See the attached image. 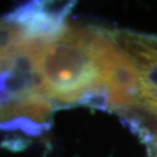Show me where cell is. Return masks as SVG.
Listing matches in <instances>:
<instances>
[{
  "label": "cell",
  "instance_id": "6da1fadb",
  "mask_svg": "<svg viewBox=\"0 0 157 157\" xmlns=\"http://www.w3.org/2000/svg\"><path fill=\"white\" fill-rule=\"evenodd\" d=\"M55 39L43 14L30 4L0 17V130L41 135L55 105L40 83L41 50Z\"/></svg>",
  "mask_w": 157,
  "mask_h": 157
},
{
  "label": "cell",
  "instance_id": "7a4b0ae2",
  "mask_svg": "<svg viewBox=\"0 0 157 157\" xmlns=\"http://www.w3.org/2000/svg\"><path fill=\"white\" fill-rule=\"evenodd\" d=\"M104 30L67 23L41 50L37 73L42 90L56 106L84 104L107 108L100 64Z\"/></svg>",
  "mask_w": 157,
  "mask_h": 157
},
{
  "label": "cell",
  "instance_id": "3957f363",
  "mask_svg": "<svg viewBox=\"0 0 157 157\" xmlns=\"http://www.w3.org/2000/svg\"><path fill=\"white\" fill-rule=\"evenodd\" d=\"M112 35L137 67L157 70V37L132 33H115Z\"/></svg>",
  "mask_w": 157,
  "mask_h": 157
},
{
  "label": "cell",
  "instance_id": "277c9868",
  "mask_svg": "<svg viewBox=\"0 0 157 157\" xmlns=\"http://www.w3.org/2000/svg\"><path fill=\"white\" fill-rule=\"evenodd\" d=\"M141 76L140 104L136 108L148 113L157 121V70L137 67Z\"/></svg>",
  "mask_w": 157,
  "mask_h": 157
}]
</instances>
